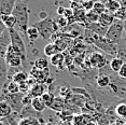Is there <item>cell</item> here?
Instances as JSON below:
<instances>
[{
  "label": "cell",
  "instance_id": "7c38bea8",
  "mask_svg": "<svg viewBox=\"0 0 126 125\" xmlns=\"http://www.w3.org/2000/svg\"><path fill=\"white\" fill-rule=\"evenodd\" d=\"M19 118L21 119H25V118H37V119H43L42 114L38 111H36L32 108V106H24L22 112L19 113Z\"/></svg>",
  "mask_w": 126,
  "mask_h": 125
},
{
  "label": "cell",
  "instance_id": "3957f363",
  "mask_svg": "<svg viewBox=\"0 0 126 125\" xmlns=\"http://www.w3.org/2000/svg\"><path fill=\"white\" fill-rule=\"evenodd\" d=\"M125 31V26L124 22L121 21L119 18H115V21L113 22V24L109 27L108 32L106 35V38L109 39L110 41L114 42V43L119 44L120 42L123 40V32Z\"/></svg>",
  "mask_w": 126,
  "mask_h": 125
},
{
  "label": "cell",
  "instance_id": "6da1fadb",
  "mask_svg": "<svg viewBox=\"0 0 126 125\" xmlns=\"http://www.w3.org/2000/svg\"><path fill=\"white\" fill-rule=\"evenodd\" d=\"M12 14L15 16L16 21H17V25H16L15 29L18 32L26 35L28 28H29V26H28V22H29V9L27 7V0H17Z\"/></svg>",
  "mask_w": 126,
  "mask_h": 125
},
{
  "label": "cell",
  "instance_id": "277c9868",
  "mask_svg": "<svg viewBox=\"0 0 126 125\" xmlns=\"http://www.w3.org/2000/svg\"><path fill=\"white\" fill-rule=\"evenodd\" d=\"M94 44L96 45L98 49H100L102 52H105L108 55H111L112 57H116L117 52H119V44L114 43V42L110 41L106 37H100L98 36L97 39L94 42Z\"/></svg>",
  "mask_w": 126,
  "mask_h": 125
},
{
  "label": "cell",
  "instance_id": "52a82bcc",
  "mask_svg": "<svg viewBox=\"0 0 126 125\" xmlns=\"http://www.w3.org/2000/svg\"><path fill=\"white\" fill-rule=\"evenodd\" d=\"M5 62H7L8 66L10 67H22L23 66V61L22 56L13 49L12 45H10L9 49L5 54Z\"/></svg>",
  "mask_w": 126,
  "mask_h": 125
},
{
  "label": "cell",
  "instance_id": "4dcf8cb0",
  "mask_svg": "<svg viewBox=\"0 0 126 125\" xmlns=\"http://www.w3.org/2000/svg\"><path fill=\"white\" fill-rule=\"evenodd\" d=\"M115 113L119 118L126 119V104L125 103H120L115 107Z\"/></svg>",
  "mask_w": 126,
  "mask_h": 125
},
{
  "label": "cell",
  "instance_id": "e575fe53",
  "mask_svg": "<svg viewBox=\"0 0 126 125\" xmlns=\"http://www.w3.org/2000/svg\"><path fill=\"white\" fill-rule=\"evenodd\" d=\"M95 0H92V1H83L81 2L82 4V9L85 10L86 12H90V11H92L94 9V5H95Z\"/></svg>",
  "mask_w": 126,
  "mask_h": 125
},
{
  "label": "cell",
  "instance_id": "e0dca14e",
  "mask_svg": "<svg viewBox=\"0 0 126 125\" xmlns=\"http://www.w3.org/2000/svg\"><path fill=\"white\" fill-rule=\"evenodd\" d=\"M12 113H13V109L11 108L8 101H5V100L0 101V116H1V119L8 118Z\"/></svg>",
  "mask_w": 126,
  "mask_h": 125
},
{
  "label": "cell",
  "instance_id": "8992f818",
  "mask_svg": "<svg viewBox=\"0 0 126 125\" xmlns=\"http://www.w3.org/2000/svg\"><path fill=\"white\" fill-rule=\"evenodd\" d=\"M24 96H25V94L21 92L16 93V94H5V95H2L1 100L8 101L11 108L13 109V112L21 113L23 108H24V104H23Z\"/></svg>",
  "mask_w": 126,
  "mask_h": 125
},
{
  "label": "cell",
  "instance_id": "9c48e42d",
  "mask_svg": "<svg viewBox=\"0 0 126 125\" xmlns=\"http://www.w3.org/2000/svg\"><path fill=\"white\" fill-rule=\"evenodd\" d=\"M88 62H90L91 67L95 68V69H102L107 65V61H106L105 55L99 52L92 53L90 58H88Z\"/></svg>",
  "mask_w": 126,
  "mask_h": 125
},
{
  "label": "cell",
  "instance_id": "836d02e7",
  "mask_svg": "<svg viewBox=\"0 0 126 125\" xmlns=\"http://www.w3.org/2000/svg\"><path fill=\"white\" fill-rule=\"evenodd\" d=\"M101 1H104V0H98V1H96L95 5H94V9H93L96 13H98L99 15H101V14H104L106 12V4Z\"/></svg>",
  "mask_w": 126,
  "mask_h": 125
},
{
  "label": "cell",
  "instance_id": "f35d334b",
  "mask_svg": "<svg viewBox=\"0 0 126 125\" xmlns=\"http://www.w3.org/2000/svg\"><path fill=\"white\" fill-rule=\"evenodd\" d=\"M65 11H66V8H64V7H58V8H57V14H58V15H63V16H64Z\"/></svg>",
  "mask_w": 126,
  "mask_h": 125
},
{
  "label": "cell",
  "instance_id": "4fadbf2b",
  "mask_svg": "<svg viewBox=\"0 0 126 125\" xmlns=\"http://www.w3.org/2000/svg\"><path fill=\"white\" fill-rule=\"evenodd\" d=\"M1 22L7 29H14L17 25V21L13 14H1Z\"/></svg>",
  "mask_w": 126,
  "mask_h": 125
},
{
  "label": "cell",
  "instance_id": "ab89813d",
  "mask_svg": "<svg viewBox=\"0 0 126 125\" xmlns=\"http://www.w3.org/2000/svg\"><path fill=\"white\" fill-rule=\"evenodd\" d=\"M62 125H73V123H72V122H67V121H65Z\"/></svg>",
  "mask_w": 126,
  "mask_h": 125
},
{
  "label": "cell",
  "instance_id": "d6986e66",
  "mask_svg": "<svg viewBox=\"0 0 126 125\" xmlns=\"http://www.w3.org/2000/svg\"><path fill=\"white\" fill-rule=\"evenodd\" d=\"M114 21H115V16L112 13H109V12H105L104 14H101L99 18L100 24H102L104 26H107V27H110L113 24Z\"/></svg>",
  "mask_w": 126,
  "mask_h": 125
},
{
  "label": "cell",
  "instance_id": "83f0119b",
  "mask_svg": "<svg viewBox=\"0 0 126 125\" xmlns=\"http://www.w3.org/2000/svg\"><path fill=\"white\" fill-rule=\"evenodd\" d=\"M29 78H30V75H27L25 71H19V72H17L15 76L13 77V79L12 80L14 81V82H16V83H18V84H21V83H23V82H26V81H28L29 80Z\"/></svg>",
  "mask_w": 126,
  "mask_h": 125
},
{
  "label": "cell",
  "instance_id": "cb8c5ba5",
  "mask_svg": "<svg viewBox=\"0 0 126 125\" xmlns=\"http://www.w3.org/2000/svg\"><path fill=\"white\" fill-rule=\"evenodd\" d=\"M116 57L121 58L126 64V38H123V40L119 43V52Z\"/></svg>",
  "mask_w": 126,
  "mask_h": 125
},
{
  "label": "cell",
  "instance_id": "7a4b0ae2",
  "mask_svg": "<svg viewBox=\"0 0 126 125\" xmlns=\"http://www.w3.org/2000/svg\"><path fill=\"white\" fill-rule=\"evenodd\" d=\"M32 26L38 29L40 37L44 40L51 39L54 33L57 32L59 29V26L52 17H45L39 22H36L32 24Z\"/></svg>",
  "mask_w": 126,
  "mask_h": 125
},
{
  "label": "cell",
  "instance_id": "d6a6232c",
  "mask_svg": "<svg viewBox=\"0 0 126 125\" xmlns=\"http://www.w3.org/2000/svg\"><path fill=\"white\" fill-rule=\"evenodd\" d=\"M120 7H121V3H119L115 0H112V1H109L106 3V9L108 11H110V12H116V11H119Z\"/></svg>",
  "mask_w": 126,
  "mask_h": 125
},
{
  "label": "cell",
  "instance_id": "74e56055",
  "mask_svg": "<svg viewBox=\"0 0 126 125\" xmlns=\"http://www.w3.org/2000/svg\"><path fill=\"white\" fill-rule=\"evenodd\" d=\"M117 76H119L121 79H124V80H126V64H124L122 66L121 70L117 72Z\"/></svg>",
  "mask_w": 126,
  "mask_h": 125
},
{
  "label": "cell",
  "instance_id": "4316f807",
  "mask_svg": "<svg viewBox=\"0 0 126 125\" xmlns=\"http://www.w3.org/2000/svg\"><path fill=\"white\" fill-rule=\"evenodd\" d=\"M26 37L28 39H29V41L30 42H33V41H36L37 39L40 37V33H39V31L38 29H37L36 27H33L32 25L28 28V30H27V33H26Z\"/></svg>",
  "mask_w": 126,
  "mask_h": 125
},
{
  "label": "cell",
  "instance_id": "8fae6325",
  "mask_svg": "<svg viewBox=\"0 0 126 125\" xmlns=\"http://www.w3.org/2000/svg\"><path fill=\"white\" fill-rule=\"evenodd\" d=\"M17 0H0L1 14H12Z\"/></svg>",
  "mask_w": 126,
  "mask_h": 125
},
{
  "label": "cell",
  "instance_id": "603a6c76",
  "mask_svg": "<svg viewBox=\"0 0 126 125\" xmlns=\"http://www.w3.org/2000/svg\"><path fill=\"white\" fill-rule=\"evenodd\" d=\"M48 64H50V62L47 61V57H39L33 62V67L39 70H44L48 68Z\"/></svg>",
  "mask_w": 126,
  "mask_h": 125
},
{
  "label": "cell",
  "instance_id": "7bdbcfd3",
  "mask_svg": "<svg viewBox=\"0 0 126 125\" xmlns=\"http://www.w3.org/2000/svg\"><path fill=\"white\" fill-rule=\"evenodd\" d=\"M88 125H96L95 123H94V122H91V123L90 124H88Z\"/></svg>",
  "mask_w": 126,
  "mask_h": 125
},
{
  "label": "cell",
  "instance_id": "484cf974",
  "mask_svg": "<svg viewBox=\"0 0 126 125\" xmlns=\"http://www.w3.org/2000/svg\"><path fill=\"white\" fill-rule=\"evenodd\" d=\"M41 99L43 100V103L45 104V106L47 108H52V106L54 105V101H55V96L52 93L47 92L41 96Z\"/></svg>",
  "mask_w": 126,
  "mask_h": 125
},
{
  "label": "cell",
  "instance_id": "ffe728a7",
  "mask_svg": "<svg viewBox=\"0 0 126 125\" xmlns=\"http://www.w3.org/2000/svg\"><path fill=\"white\" fill-rule=\"evenodd\" d=\"M43 119L37 118H25L18 121V125H45Z\"/></svg>",
  "mask_w": 126,
  "mask_h": 125
},
{
  "label": "cell",
  "instance_id": "f1b7e54d",
  "mask_svg": "<svg viewBox=\"0 0 126 125\" xmlns=\"http://www.w3.org/2000/svg\"><path fill=\"white\" fill-rule=\"evenodd\" d=\"M54 43L56 44V47H58V50L61 51V52H63V51H65L68 47V45H69V40H68V39H66V38H64V37H63V38L59 37L57 40L54 41Z\"/></svg>",
  "mask_w": 126,
  "mask_h": 125
},
{
  "label": "cell",
  "instance_id": "2e32d148",
  "mask_svg": "<svg viewBox=\"0 0 126 125\" xmlns=\"http://www.w3.org/2000/svg\"><path fill=\"white\" fill-rule=\"evenodd\" d=\"M8 69H9V66H8L5 59L1 58V61H0V80H1L2 86L8 81Z\"/></svg>",
  "mask_w": 126,
  "mask_h": 125
},
{
  "label": "cell",
  "instance_id": "8d00e7d4",
  "mask_svg": "<svg viewBox=\"0 0 126 125\" xmlns=\"http://www.w3.org/2000/svg\"><path fill=\"white\" fill-rule=\"evenodd\" d=\"M98 124L99 125H110V121H109V119H108V116L107 114H104V115H101L100 118L98 119Z\"/></svg>",
  "mask_w": 126,
  "mask_h": 125
},
{
  "label": "cell",
  "instance_id": "b9f144b4",
  "mask_svg": "<svg viewBox=\"0 0 126 125\" xmlns=\"http://www.w3.org/2000/svg\"><path fill=\"white\" fill-rule=\"evenodd\" d=\"M45 125H54V124L52 123V122H48V123H47V124H45Z\"/></svg>",
  "mask_w": 126,
  "mask_h": 125
},
{
  "label": "cell",
  "instance_id": "7402d4cb",
  "mask_svg": "<svg viewBox=\"0 0 126 125\" xmlns=\"http://www.w3.org/2000/svg\"><path fill=\"white\" fill-rule=\"evenodd\" d=\"M31 106H32V108L36 110V111H38L40 113H42L47 108V106H45V104L43 103V100L41 99V97L33 98L32 103H31Z\"/></svg>",
  "mask_w": 126,
  "mask_h": 125
},
{
  "label": "cell",
  "instance_id": "f546056e",
  "mask_svg": "<svg viewBox=\"0 0 126 125\" xmlns=\"http://www.w3.org/2000/svg\"><path fill=\"white\" fill-rule=\"evenodd\" d=\"M72 123L73 125H88L91 122H87V119L83 114H78L74 115L72 118Z\"/></svg>",
  "mask_w": 126,
  "mask_h": 125
},
{
  "label": "cell",
  "instance_id": "5bb4252c",
  "mask_svg": "<svg viewBox=\"0 0 126 125\" xmlns=\"http://www.w3.org/2000/svg\"><path fill=\"white\" fill-rule=\"evenodd\" d=\"M111 77H109L108 75H106L104 72H99V75L97 76V79H96V83L97 85L100 87V89H109V86L111 85Z\"/></svg>",
  "mask_w": 126,
  "mask_h": 125
},
{
  "label": "cell",
  "instance_id": "ee69618b",
  "mask_svg": "<svg viewBox=\"0 0 126 125\" xmlns=\"http://www.w3.org/2000/svg\"><path fill=\"white\" fill-rule=\"evenodd\" d=\"M124 26H125V32H126V21L124 22Z\"/></svg>",
  "mask_w": 126,
  "mask_h": 125
},
{
  "label": "cell",
  "instance_id": "5b68a950",
  "mask_svg": "<svg viewBox=\"0 0 126 125\" xmlns=\"http://www.w3.org/2000/svg\"><path fill=\"white\" fill-rule=\"evenodd\" d=\"M9 31H10V36H11V45H12L13 49L22 56L23 61L25 62L27 59L26 47H25V43H24V41H23L21 35H19V32L15 28H14V29H9Z\"/></svg>",
  "mask_w": 126,
  "mask_h": 125
},
{
  "label": "cell",
  "instance_id": "1f68e13d",
  "mask_svg": "<svg viewBox=\"0 0 126 125\" xmlns=\"http://www.w3.org/2000/svg\"><path fill=\"white\" fill-rule=\"evenodd\" d=\"M86 18H87V23H98L100 15L98 13H96L94 10L86 12Z\"/></svg>",
  "mask_w": 126,
  "mask_h": 125
},
{
  "label": "cell",
  "instance_id": "ba28073f",
  "mask_svg": "<svg viewBox=\"0 0 126 125\" xmlns=\"http://www.w3.org/2000/svg\"><path fill=\"white\" fill-rule=\"evenodd\" d=\"M11 45V36L9 29L3 27L0 32V53H1V58L5 59V54Z\"/></svg>",
  "mask_w": 126,
  "mask_h": 125
},
{
  "label": "cell",
  "instance_id": "d590c367",
  "mask_svg": "<svg viewBox=\"0 0 126 125\" xmlns=\"http://www.w3.org/2000/svg\"><path fill=\"white\" fill-rule=\"evenodd\" d=\"M56 24L58 25L59 27H66L69 23H68V19L65 17V16H63V15H58V17H57L56 19Z\"/></svg>",
  "mask_w": 126,
  "mask_h": 125
},
{
  "label": "cell",
  "instance_id": "9a60e30c",
  "mask_svg": "<svg viewBox=\"0 0 126 125\" xmlns=\"http://www.w3.org/2000/svg\"><path fill=\"white\" fill-rule=\"evenodd\" d=\"M47 85L44 83H36L29 91V94L32 96L33 98L41 97L44 93H47Z\"/></svg>",
  "mask_w": 126,
  "mask_h": 125
},
{
  "label": "cell",
  "instance_id": "ac0fdd59",
  "mask_svg": "<svg viewBox=\"0 0 126 125\" xmlns=\"http://www.w3.org/2000/svg\"><path fill=\"white\" fill-rule=\"evenodd\" d=\"M125 62L122 61L121 58H119V57H112L110 59V62H109V67H110V70L112 72H115L117 73L121 70V68L122 66L124 65Z\"/></svg>",
  "mask_w": 126,
  "mask_h": 125
},
{
  "label": "cell",
  "instance_id": "60d3db41",
  "mask_svg": "<svg viewBox=\"0 0 126 125\" xmlns=\"http://www.w3.org/2000/svg\"><path fill=\"white\" fill-rule=\"evenodd\" d=\"M71 2H81V0H70Z\"/></svg>",
  "mask_w": 126,
  "mask_h": 125
},
{
  "label": "cell",
  "instance_id": "d4e9b609",
  "mask_svg": "<svg viewBox=\"0 0 126 125\" xmlns=\"http://www.w3.org/2000/svg\"><path fill=\"white\" fill-rule=\"evenodd\" d=\"M50 62L55 67H61L63 62H65V56L63 53H57L55 55H53L52 57H50Z\"/></svg>",
  "mask_w": 126,
  "mask_h": 125
},
{
  "label": "cell",
  "instance_id": "44dd1931",
  "mask_svg": "<svg viewBox=\"0 0 126 125\" xmlns=\"http://www.w3.org/2000/svg\"><path fill=\"white\" fill-rule=\"evenodd\" d=\"M43 53H44L45 56H47V57H52L53 55H55L57 53H62V52L58 50V47H56V44L53 42V43H48V44L45 45L44 49H43Z\"/></svg>",
  "mask_w": 126,
  "mask_h": 125
},
{
  "label": "cell",
  "instance_id": "30bf717a",
  "mask_svg": "<svg viewBox=\"0 0 126 125\" xmlns=\"http://www.w3.org/2000/svg\"><path fill=\"white\" fill-rule=\"evenodd\" d=\"M86 29L92 30L93 32H95L96 35H98L100 37H106V35H107V32H108L109 27L104 26V25L100 24L99 22L98 23H87Z\"/></svg>",
  "mask_w": 126,
  "mask_h": 125
}]
</instances>
